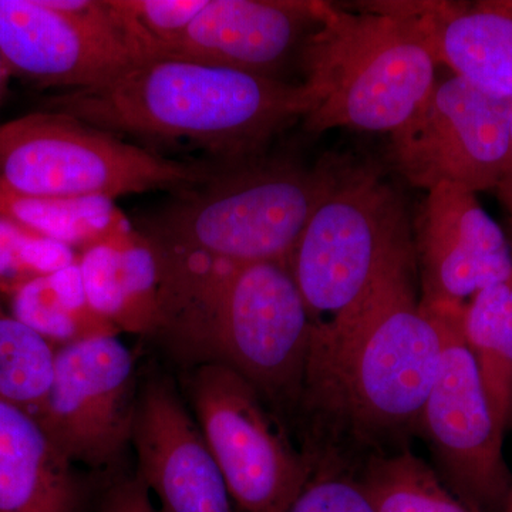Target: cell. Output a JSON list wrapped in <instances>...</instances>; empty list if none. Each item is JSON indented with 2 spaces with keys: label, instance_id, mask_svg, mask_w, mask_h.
I'll list each match as a JSON object with an SVG mask.
<instances>
[{
  "label": "cell",
  "instance_id": "23",
  "mask_svg": "<svg viewBox=\"0 0 512 512\" xmlns=\"http://www.w3.org/2000/svg\"><path fill=\"white\" fill-rule=\"evenodd\" d=\"M359 483L376 512H481L448 493L436 474L409 451L373 458Z\"/></svg>",
  "mask_w": 512,
  "mask_h": 512
},
{
  "label": "cell",
  "instance_id": "9",
  "mask_svg": "<svg viewBox=\"0 0 512 512\" xmlns=\"http://www.w3.org/2000/svg\"><path fill=\"white\" fill-rule=\"evenodd\" d=\"M511 121L512 100L453 74L439 80L421 109L390 136V154L414 187L495 190L510 156Z\"/></svg>",
  "mask_w": 512,
  "mask_h": 512
},
{
  "label": "cell",
  "instance_id": "24",
  "mask_svg": "<svg viewBox=\"0 0 512 512\" xmlns=\"http://www.w3.org/2000/svg\"><path fill=\"white\" fill-rule=\"evenodd\" d=\"M121 45L134 62L171 52L207 0H107Z\"/></svg>",
  "mask_w": 512,
  "mask_h": 512
},
{
  "label": "cell",
  "instance_id": "27",
  "mask_svg": "<svg viewBox=\"0 0 512 512\" xmlns=\"http://www.w3.org/2000/svg\"><path fill=\"white\" fill-rule=\"evenodd\" d=\"M495 191H497L498 200L504 205L505 210H507L512 218V121L510 156H508L507 164H505L503 174H501Z\"/></svg>",
  "mask_w": 512,
  "mask_h": 512
},
{
  "label": "cell",
  "instance_id": "6",
  "mask_svg": "<svg viewBox=\"0 0 512 512\" xmlns=\"http://www.w3.org/2000/svg\"><path fill=\"white\" fill-rule=\"evenodd\" d=\"M410 256V225L399 192L373 165L346 161L288 265L313 325H325L359 306Z\"/></svg>",
  "mask_w": 512,
  "mask_h": 512
},
{
  "label": "cell",
  "instance_id": "11",
  "mask_svg": "<svg viewBox=\"0 0 512 512\" xmlns=\"http://www.w3.org/2000/svg\"><path fill=\"white\" fill-rule=\"evenodd\" d=\"M136 360L117 335L57 348L55 376L37 420L73 464L113 466L133 437Z\"/></svg>",
  "mask_w": 512,
  "mask_h": 512
},
{
  "label": "cell",
  "instance_id": "25",
  "mask_svg": "<svg viewBox=\"0 0 512 512\" xmlns=\"http://www.w3.org/2000/svg\"><path fill=\"white\" fill-rule=\"evenodd\" d=\"M286 512H376L365 488L348 478L309 481Z\"/></svg>",
  "mask_w": 512,
  "mask_h": 512
},
{
  "label": "cell",
  "instance_id": "17",
  "mask_svg": "<svg viewBox=\"0 0 512 512\" xmlns=\"http://www.w3.org/2000/svg\"><path fill=\"white\" fill-rule=\"evenodd\" d=\"M73 466L36 416L0 396V512H82Z\"/></svg>",
  "mask_w": 512,
  "mask_h": 512
},
{
  "label": "cell",
  "instance_id": "18",
  "mask_svg": "<svg viewBox=\"0 0 512 512\" xmlns=\"http://www.w3.org/2000/svg\"><path fill=\"white\" fill-rule=\"evenodd\" d=\"M80 275L90 306L117 332L153 335L160 271L147 238L128 222L80 252Z\"/></svg>",
  "mask_w": 512,
  "mask_h": 512
},
{
  "label": "cell",
  "instance_id": "28",
  "mask_svg": "<svg viewBox=\"0 0 512 512\" xmlns=\"http://www.w3.org/2000/svg\"><path fill=\"white\" fill-rule=\"evenodd\" d=\"M9 73L6 70L5 62L3 57L0 55V107H2L3 97H5L6 84H8Z\"/></svg>",
  "mask_w": 512,
  "mask_h": 512
},
{
  "label": "cell",
  "instance_id": "13",
  "mask_svg": "<svg viewBox=\"0 0 512 512\" xmlns=\"http://www.w3.org/2000/svg\"><path fill=\"white\" fill-rule=\"evenodd\" d=\"M131 443L137 476L156 495L161 512H234L220 467L170 384L154 380L144 386Z\"/></svg>",
  "mask_w": 512,
  "mask_h": 512
},
{
  "label": "cell",
  "instance_id": "10",
  "mask_svg": "<svg viewBox=\"0 0 512 512\" xmlns=\"http://www.w3.org/2000/svg\"><path fill=\"white\" fill-rule=\"evenodd\" d=\"M424 305L439 316L444 343L421 426L463 500L480 511L495 508L503 503L511 485L503 456L505 430L495 417L476 359L464 340V303Z\"/></svg>",
  "mask_w": 512,
  "mask_h": 512
},
{
  "label": "cell",
  "instance_id": "5",
  "mask_svg": "<svg viewBox=\"0 0 512 512\" xmlns=\"http://www.w3.org/2000/svg\"><path fill=\"white\" fill-rule=\"evenodd\" d=\"M315 26L303 42L305 84L318 96L305 128L399 131L437 82L436 55L419 22L363 6L349 12L313 2Z\"/></svg>",
  "mask_w": 512,
  "mask_h": 512
},
{
  "label": "cell",
  "instance_id": "14",
  "mask_svg": "<svg viewBox=\"0 0 512 512\" xmlns=\"http://www.w3.org/2000/svg\"><path fill=\"white\" fill-rule=\"evenodd\" d=\"M0 55L9 77L69 92L101 86L134 63L123 47L45 0H0Z\"/></svg>",
  "mask_w": 512,
  "mask_h": 512
},
{
  "label": "cell",
  "instance_id": "8",
  "mask_svg": "<svg viewBox=\"0 0 512 512\" xmlns=\"http://www.w3.org/2000/svg\"><path fill=\"white\" fill-rule=\"evenodd\" d=\"M191 372L187 387L195 421L232 501L244 512L288 511L309 483V467L275 426L262 394L227 366Z\"/></svg>",
  "mask_w": 512,
  "mask_h": 512
},
{
  "label": "cell",
  "instance_id": "2",
  "mask_svg": "<svg viewBox=\"0 0 512 512\" xmlns=\"http://www.w3.org/2000/svg\"><path fill=\"white\" fill-rule=\"evenodd\" d=\"M156 256L153 335L174 359L191 369L227 366L269 399L302 394L313 322L288 262Z\"/></svg>",
  "mask_w": 512,
  "mask_h": 512
},
{
  "label": "cell",
  "instance_id": "16",
  "mask_svg": "<svg viewBox=\"0 0 512 512\" xmlns=\"http://www.w3.org/2000/svg\"><path fill=\"white\" fill-rule=\"evenodd\" d=\"M383 9L416 19L437 62L454 76L512 100V0L384 2Z\"/></svg>",
  "mask_w": 512,
  "mask_h": 512
},
{
  "label": "cell",
  "instance_id": "21",
  "mask_svg": "<svg viewBox=\"0 0 512 512\" xmlns=\"http://www.w3.org/2000/svg\"><path fill=\"white\" fill-rule=\"evenodd\" d=\"M0 218L67 245L79 254L128 224L113 200L32 197L10 190L2 181Z\"/></svg>",
  "mask_w": 512,
  "mask_h": 512
},
{
  "label": "cell",
  "instance_id": "22",
  "mask_svg": "<svg viewBox=\"0 0 512 512\" xmlns=\"http://www.w3.org/2000/svg\"><path fill=\"white\" fill-rule=\"evenodd\" d=\"M57 348L0 302V396L37 416L55 376Z\"/></svg>",
  "mask_w": 512,
  "mask_h": 512
},
{
  "label": "cell",
  "instance_id": "19",
  "mask_svg": "<svg viewBox=\"0 0 512 512\" xmlns=\"http://www.w3.org/2000/svg\"><path fill=\"white\" fill-rule=\"evenodd\" d=\"M463 335L498 423L512 424V274L464 303Z\"/></svg>",
  "mask_w": 512,
  "mask_h": 512
},
{
  "label": "cell",
  "instance_id": "1",
  "mask_svg": "<svg viewBox=\"0 0 512 512\" xmlns=\"http://www.w3.org/2000/svg\"><path fill=\"white\" fill-rule=\"evenodd\" d=\"M316 103L305 83L161 57L131 63L101 86L50 97L45 110L119 137L190 144L232 164L258 156Z\"/></svg>",
  "mask_w": 512,
  "mask_h": 512
},
{
  "label": "cell",
  "instance_id": "15",
  "mask_svg": "<svg viewBox=\"0 0 512 512\" xmlns=\"http://www.w3.org/2000/svg\"><path fill=\"white\" fill-rule=\"evenodd\" d=\"M313 2L207 0L165 57L272 77L316 20Z\"/></svg>",
  "mask_w": 512,
  "mask_h": 512
},
{
  "label": "cell",
  "instance_id": "3",
  "mask_svg": "<svg viewBox=\"0 0 512 512\" xmlns=\"http://www.w3.org/2000/svg\"><path fill=\"white\" fill-rule=\"evenodd\" d=\"M443 343L439 316L417 301L410 256L355 309L313 325L302 393L362 433L421 426Z\"/></svg>",
  "mask_w": 512,
  "mask_h": 512
},
{
  "label": "cell",
  "instance_id": "4",
  "mask_svg": "<svg viewBox=\"0 0 512 512\" xmlns=\"http://www.w3.org/2000/svg\"><path fill=\"white\" fill-rule=\"evenodd\" d=\"M345 163L332 156L313 167L256 157L227 164L204 184L178 192L137 229L160 254L227 264L288 262Z\"/></svg>",
  "mask_w": 512,
  "mask_h": 512
},
{
  "label": "cell",
  "instance_id": "26",
  "mask_svg": "<svg viewBox=\"0 0 512 512\" xmlns=\"http://www.w3.org/2000/svg\"><path fill=\"white\" fill-rule=\"evenodd\" d=\"M99 512H156L150 491L140 477L114 485L104 497Z\"/></svg>",
  "mask_w": 512,
  "mask_h": 512
},
{
  "label": "cell",
  "instance_id": "20",
  "mask_svg": "<svg viewBox=\"0 0 512 512\" xmlns=\"http://www.w3.org/2000/svg\"><path fill=\"white\" fill-rule=\"evenodd\" d=\"M12 293L13 315L56 348L93 336L119 335L90 306L77 262L55 274L29 279Z\"/></svg>",
  "mask_w": 512,
  "mask_h": 512
},
{
  "label": "cell",
  "instance_id": "7",
  "mask_svg": "<svg viewBox=\"0 0 512 512\" xmlns=\"http://www.w3.org/2000/svg\"><path fill=\"white\" fill-rule=\"evenodd\" d=\"M217 170L126 143L59 111L43 109L0 124V181L32 197L114 201L151 191L178 194Z\"/></svg>",
  "mask_w": 512,
  "mask_h": 512
},
{
  "label": "cell",
  "instance_id": "12",
  "mask_svg": "<svg viewBox=\"0 0 512 512\" xmlns=\"http://www.w3.org/2000/svg\"><path fill=\"white\" fill-rule=\"evenodd\" d=\"M424 303H466L512 274V247L476 192L443 183L427 191L417 224Z\"/></svg>",
  "mask_w": 512,
  "mask_h": 512
}]
</instances>
